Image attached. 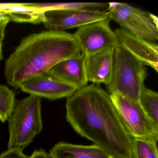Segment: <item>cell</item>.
<instances>
[{"label":"cell","mask_w":158,"mask_h":158,"mask_svg":"<svg viewBox=\"0 0 158 158\" xmlns=\"http://www.w3.org/2000/svg\"><path fill=\"white\" fill-rule=\"evenodd\" d=\"M66 118L74 130L112 158H131L132 138L126 130L110 94L99 85L77 89L67 98Z\"/></svg>","instance_id":"1"},{"label":"cell","mask_w":158,"mask_h":158,"mask_svg":"<svg viewBox=\"0 0 158 158\" xmlns=\"http://www.w3.org/2000/svg\"><path fill=\"white\" fill-rule=\"evenodd\" d=\"M82 53L73 34L49 30L32 34L22 40L6 61L4 75L8 84L17 89L61 61Z\"/></svg>","instance_id":"2"},{"label":"cell","mask_w":158,"mask_h":158,"mask_svg":"<svg viewBox=\"0 0 158 158\" xmlns=\"http://www.w3.org/2000/svg\"><path fill=\"white\" fill-rule=\"evenodd\" d=\"M7 120L10 132L8 149L23 150L43 128L41 98L30 95L23 99L16 100Z\"/></svg>","instance_id":"3"},{"label":"cell","mask_w":158,"mask_h":158,"mask_svg":"<svg viewBox=\"0 0 158 158\" xmlns=\"http://www.w3.org/2000/svg\"><path fill=\"white\" fill-rule=\"evenodd\" d=\"M146 65L118 45L114 50L113 68L109 94L116 93L139 102L148 76Z\"/></svg>","instance_id":"4"},{"label":"cell","mask_w":158,"mask_h":158,"mask_svg":"<svg viewBox=\"0 0 158 158\" xmlns=\"http://www.w3.org/2000/svg\"><path fill=\"white\" fill-rule=\"evenodd\" d=\"M107 12L121 28L152 42L158 40V19L153 14L119 2H109Z\"/></svg>","instance_id":"5"},{"label":"cell","mask_w":158,"mask_h":158,"mask_svg":"<svg viewBox=\"0 0 158 158\" xmlns=\"http://www.w3.org/2000/svg\"><path fill=\"white\" fill-rule=\"evenodd\" d=\"M110 96L125 128L132 138L157 142L158 124L147 115L139 102L116 93Z\"/></svg>","instance_id":"6"},{"label":"cell","mask_w":158,"mask_h":158,"mask_svg":"<svg viewBox=\"0 0 158 158\" xmlns=\"http://www.w3.org/2000/svg\"><path fill=\"white\" fill-rule=\"evenodd\" d=\"M109 17L83 26L73 34L82 53L86 56L115 49L119 45Z\"/></svg>","instance_id":"7"},{"label":"cell","mask_w":158,"mask_h":158,"mask_svg":"<svg viewBox=\"0 0 158 158\" xmlns=\"http://www.w3.org/2000/svg\"><path fill=\"white\" fill-rule=\"evenodd\" d=\"M43 23L49 30L64 31L108 18L107 11L49 10L43 12Z\"/></svg>","instance_id":"8"},{"label":"cell","mask_w":158,"mask_h":158,"mask_svg":"<svg viewBox=\"0 0 158 158\" xmlns=\"http://www.w3.org/2000/svg\"><path fill=\"white\" fill-rule=\"evenodd\" d=\"M20 88L30 95L52 100L69 98L77 90L49 72L27 80L21 85Z\"/></svg>","instance_id":"9"},{"label":"cell","mask_w":158,"mask_h":158,"mask_svg":"<svg viewBox=\"0 0 158 158\" xmlns=\"http://www.w3.org/2000/svg\"><path fill=\"white\" fill-rule=\"evenodd\" d=\"M119 45L146 66L158 71V46L154 42L118 28L114 31Z\"/></svg>","instance_id":"10"},{"label":"cell","mask_w":158,"mask_h":158,"mask_svg":"<svg viewBox=\"0 0 158 158\" xmlns=\"http://www.w3.org/2000/svg\"><path fill=\"white\" fill-rule=\"evenodd\" d=\"M86 55L82 53L77 57L65 59L52 67L49 73L64 83L77 89L88 85L86 74Z\"/></svg>","instance_id":"11"},{"label":"cell","mask_w":158,"mask_h":158,"mask_svg":"<svg viewBox=\"0 0 158 158\" xmlns=\"http://www.w3.org/2000/svg\"><path fill=\"white\" fill-rule=\"evenodd\" d=\"M114 50L86 56V74L88 82L106 86L110 83L113 68Z\"/></svg>","instance_id":"12"},{"label":"cell","mask_w":158,"mask_h":158,"mask_svg":"<svg viewBox=\"0 0 158 158\" xmlns=\"http://www.w3.org/2000/svg\"><path fill=\"white\" fill-rule=\"evenodd\" d=\"M52 158H112L110 155L96 145H75L67 142H59L50 152Z\"/></svg>","instance_id":"13"},{"label":"cell","mask_w":158,"mask_h":158,"mask_svg":"<svg viewBox=\"0 0 158 158\" xmlns=\"http://www.w3.org/2000/svg\"><path fill=\"white\" fill-rule=\"evenodd\" d=\"M0 13L6 14L10 20L20 23H43V12L27 6L26 3H0Z\"/></svg>","instance_id":"14"},{"label":"cell","mask_w":158,"mask_h":158,"mask_svg":"<svg viewBox=\"0 0 158 158\" xmlns=\"http://www.w3.org/2000/svg\"><path fill=\"white\" fill-rule=\"evenodd\" d=\"M27 6L44 12L49 10H60L83 11H107L108 3L101 2H58L26 3Z\"/></svg>","instance_id":"15"},{"label":"cell","mask_w":158,"mask_h":158,"mask_svg":"<svg viewBox=\"0 0 158 158\" xmlns=\"http://www.w3.org/2000/svg\"><path fill=\"white\" fill-rule=\"evenodd\" d=\"M131 158H158L157 142L132 139Z\"/></svg>","instance_id":"16"},{"label":"cell","mask_w":158,"mask_h":158,"mask_svg":"<svg viewBox=\"0 0 158 158\" xmlns=\"http://www.w3.org/2000/svg\"><path fill=\"white\" fill-rule=\"evenodd\" d=\"M139 102L147 115L158 124V92L144 87L140 95Z\"/></svg>","instance_id":"17"},{"label":"cell","mask_w":158,"mask_h":158,"mask_svg":"<svg viewBox=\"0 0 158 158\" xmlns=\"http://www.w3.org/2000/svg\"><path fill=\"white\" fill-rule=\"evenodd\" d=\"M15 94L5 85L0 84V120L5 123L10 115L15 104Z\"/></svg>","instance_id":"18"},{"label":"cell","mask_w":158,"mask_h":158,"mask_svg":"<svg viewBox=\"0 0 158 158\" xmlns=\"http://www.w3.org/2000/svg\"><path fill=\"white\" fill-rule=\"evenodd\" d=\"M0 158H30L25 155L23 150L18 149H8V150L0 154Z\"/></svg>","instance_id":"19"},{"label":"cell","mask_w":158,"mask_h":158,"mask_svg":"<svg viewBox=\"0 0 158 158\" xmlns=\"http://www.w3.org/2000/svg\"><path fill=\"white\" fill-rule=\"evenodd\" d=\"M30 158H52L50 153L46 152L44 150L40 149L36 150L30 156Z\"/></svg>","instance_id":"20"},{"label":"cell","mask_w":158,"mask_h":158,"mask_svg":"<svg viewBox=\"0 0 158 158\" xmlns=\"http://www.w3.org/2000/svg\"><path fill=\"white\" fill-rule=\"evenodd\" d=\"M10 21V18L6 14L0 13V31L2 29H5Z\"/></svg>","instance_id":"21"},{"label":"cell","mask_w":158,"mask_h":158,"mask_svg":"<svg viewBox=\"0 0 158 158\" xmlns=\"http://www.w3.org/2000/svg\"><path fill=\"white\" fill-rule=\"evenodd\" d=\"M5 29H2L0 31V61L3 59L2 46H3V40L5 36Z\"/></svg>","instance_id":"22"}]
</instances>
